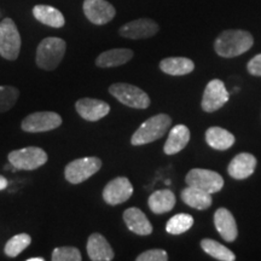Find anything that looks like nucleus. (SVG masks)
Returning a JSON list of instances; mask_svg holds the SVG:
<instances>
[{
    "label": "nucleus",
    "mask_w": 261,
    "mask_h": 261,
    "mask_svg": "<svg viewBox=\"0 0 261 261\" xmlns=\"http://www.w3.org/2000/svg\"><path fill=\"white\" fill-rule=\"evenodd\" d=\"M215 228L226 242H233L238 236V228L232 213L226 208H219L214 213Z\"/></svg>",
    "instance_id": "f3484780"
},
{
    "label": "nucleus",
    "mask_w": 261,
    "mask_h": 261,
    "mask_svg": "<svg viewBox=\"0 0 261 261\" xmlns=\"http://www.w3.org/2000/svg\"><path fill=\"white\" fill-rule=\"evenodd\" d=\"M45 259L44 257H31V259H28L27 261H44Z\"/></svg>",
    "instance_id": "72a5a7b5"
},
{
    "label": "nucleus",
    "mask_w": 261,
    "mask_h": 261,
    "mask_svg": "<svg viewBox=\"0 0 261 261\" xmlns=\"http://www.w3.org/2000/svg\"><path fill=\"white\" fill-rule=\"evenodd\" d=\"M201 247L208 255L214 257V259L220 261H234L236 256L231 252L228 248H226L223 244L217 242V241L211 240V238H204L201 241Z\"/></svg>",
    "instance_id": "a878e982"
},
{
    "label": "nucleus",
    "mask_w": 261,
    "mask_h": 261,
    "mask_svg": "<svg viewBox=\"0 0 261 261\" xmlns=\"http://www.w3.org/2000/svg\"><path fill=\"white\" fill-rule=\"evenodd\" d=\"M109 93L115 97L120 103L133 109H146L150 106V97L148 93L135 85L126 83L113 84L109 87Z\"/></svg>",
    "instance_id": "423d86ee"
},
{
    "label": "nucleus",
    "mask_w": 261,
    "mask_h": 261,
    "mask_svg": "<svg viewBox=\"0 0 261 261\" xmlns=\"http://www.w3.org/2000/svg\"><path fill=\"white\" fill-rule=\"evenodd\" d=\"M205 142L215 150H227L234 144V136L221 127H210L205 132Z\"/></svg>",
    "instance_id": "393cba45"
},
{
    "label": "nucleus",
    "mask_w": 261,
    "mask_h": 261,
    "mask_svg": "<svg viewBox=\"0 0 261 261\" xmlns=\"http://www.w3.org/2000/svg\"><path fill=\"white\" fill-rule=\"evenodd\" d=\"M247 69L252 75L261 76V54L254 56L247 65Z\"/></svg>",
    "instance_id": "2f4dec72"
},
{
    "label": "nucleus",
    "mask_w": 261,
    "mask_h": 261,
    "mask_svg": "<svg viewBox=\"0 0 261 261\" xmlns=\"http://www.w3.org/2000/svg\"><path fill=\"white\" fill-rule=\"evenodd\" d=\"M159 32V24L150 18H139L123 24L119 29V34L122 38L139 40L154 37Z\"/></svg>",
    "instance_id": "ddd939ff"
},
{
    "label": "nucleus",
    "mask_w": 261,
    "mask_h": 261,
    "mask_svg": "<svg viewBox=\"0 0 261 261\" xmlns=\"http://www.w3.org/2000/svg\"><path fill=\"white\" fill-rule=\"evenodd\" d=\"M123 221L129 231L138 236H149L152 232V225L150 223L144 212L139 208L130 207L123 212Z\"/></svg>",
    "instance_id": "a211bd4d"
},
{
    "label": "nucleus",
    "mask_w": 261,
    "mask_h": 261,
    "mask_svg": "<svg viewBox=\"0 0 261 261\" xmlns=\"http://www.w3.org/2000/svg\"><path fill=\"white\" fill-rule=\"evenodd\" d=\"M133 195V185L126 177L112 179L103 189V200L109 205L121 204Z\"/></svg>",
    "instance_id": "f8f14e48"
},
{
    "label": "nucleus",
    "mask_w": 261,
    "mask_h": 261,
    "mask_svg": "<svg viewBox=\"0 0 261 261\" xmlns=\"http://www.w3.org/2000/svg\"><path fill=\"white\" fill-rule=\"evenodd\" d=\"M21 51V35L11 18L0 22V56L8 61H16Z\"/></svg>",
    "instance_id": "39448f33"
},
{
    "label": "nucleus",
    "mask_w": 261,
    "mask_h": 261,
    "mask_svg": "<svg viewBox=\"0 0 261 261\" xmlns=\"http://www.w3.org/2000/svg\"><path fill=\"white\" fill-rule=\"evenodd\" d=\"M135 52L129 48H113L104 51L96 58V65L99 68H113L126 64L132 60Z\"/></svg>",
    "instance_id": "aec40b11"
},
{
    "label": "nucleus",
    "mask_w": 261,
    "mask_h": 261,
    "mask_svg": "<svg viewBox=\"0 0 261 261\" xmlns=\"http://www.w3.org/2000/svg\"><path fill=\"white\" fill-rule=\"evenodd\" d=\"M254 45V38L242 29H228L221 32L214 41V50L220 57L232 58L246 54Z\"/></svg>",
    "instance_id": "f257e3e1"
},
{
    "label": "nucleus",
    "mask_w": 261,
    "mask_h": 261,
    "mask_svg": "<svg viewBox=\"0 0 261 261\" xmlns=\"http://www.w3.org/2000/svg\"><path fill=\"white\" fill-rule=\"evenodd\" d=\"M51 259L52 261H81L83 256L76 247H58L52 252Z\"/></svg>",
    "instance_id": "c756f323"
},
{
    "label": "nucleus",
    "mask_w": 261,
    "mask_h": 261,
    "mask_svg": "<svg viewBox=\"0 0 261 261\" xmlns=\"http://www.w3.org/2000/svg\"><path fill=\"white\" fill-rule=\"evenodd\" d=\"M67 42L56 37L45 38L37 48V65L42 70H55L63 60Z\"/></svg>",
    "instance_id": "7ed1b4c3"
},
{
    "label": "nucleus",
    "mask_w": 261,
    "mask_h": 261,
    "mask_svg": "<svg viewBox=\"0 0 261 261\" xmlns=\"http://www.w3.org/2000/svg\"><path fill=\"white\" fill-rule=\"evenodd\" d=\"M9 163L16 169L34 171L47 162L48 156L45 150L38 146H27L23 149L12 150L8 155Z\"/></svg>",
    "instance_id": "20e7f679"
},
{
    "label": "nucleus",
    "mask_w": 261,
    "mask_h": 261,
    "mask_svg": "<svg viewBox=\"0 0 261 261\" xmlns=\"http://www.w3.org/2000/svg\"><path fill=\"white\" fill-rule=\"evenodd\" d=\"M33 16L40 23L52 28H62L65 24V18L60 10L50 5H35Z\"/></svg>",
    "instance_id": "412c9836"
},
{
    "label": "nucleus",
    "mask_w": 261,
    "mask_h": 261,
    "mask_svg": "<svg viewBox=\"0 0 261 261\" xmlns=\"http://www.w3.org/2000/svg\"><path fill=\"white\" fill-rule=\"evenodd\" d=\"M228 94L224 83L219 79L211 80L205 86L202 97V109L207 113H213L223 108L228 100Z\"/></svg>",
    "instance_id": "9d476101"
},
{
    "label": "nucleus",
    "mask_w": 261,
    "mask_h": 261,
    "mask_svg": "<svg viewBox=\"0 0 261 261\" xmlns=\"http://www.w3.org/2000/svg\"><path fill=\"white\" fill-rule=\"evenodd\" d=\"M175 203H177V198L169 189L152 192L148 200L150 211L155 214H165L171 212Z\"/></svg>",
    "instance_id": "4be33fe9"
},
{
    "label": "nucleus",
    "mask_w": 261,
    "mask_h": 261,
    "mask_svg": "<svg viewBox=\"0 0 261 261\" xmlns=\"http://www.w3.org/2000/svg\"><path fill=\"white\" fill-rule=\"evenodd\" d=\"M187 184L189 187L200 189L202 191L213 195L219 192L224 187V179L219 173L211 169L194 168L187 174Z\"/></svg>",
    "instance_id": "6e6552de"
},
{
    "label": "nucleus",
    "mask_w": 261,
    "mask_h": 261,
    "mask_svg": "<svg viewBox=\"0 0 261 261\" xmlns=\"http://www.w3.org/2000/svg\"><path fill=\"white\" fill-rule=\"evenodd\" d=\"M19 97V91L14 86H0V113L9 112Z\"/></svg>",
    "instance_id": "c85d7f7f"
},
{
    "label": "nucleus",
    "mask_w": 261,
    "mask_h": 261,
    "mask_svg": "<svg viewBox=\"0 0 261 261\" xmlns=\"http://www.w3.org/2000/svg\"><path fill=\"white\" fill-rule=\"evenodd\" d=\"M160 69L165 74L180 76L194 71L195 63L187 57H168L160 62Z\"/></svg>",
    "instance_id": "b1692460"
},
{
    "label": "nucleus",
    "mask_w": 261,
    "mask_h": 261,
    "mask_svg": "<svg viewBox=\"0 0 261 261\" xmlns=\"http://www.w3.org/2000/svg\"><path fill=\"white\" fill-rule=\"evenodd\" d=\"M256 158L249 152H241L231 160L228 163L227 172L231 178L236 180H243V179L249 178L255 171L256 167Z\"/></svg>",
    "instance_id": "2eb2a0df"
},
{
    "label": "nucleus",
    "mask_w": 261,
    "mask_h": 261,
    "mask_svg": "<svg viewBox=\"0 0 261 261\" xmlns=\"http://www.w3.org/2000/svg\"><path fill=\"white\" fill-rule=\"evenodd\" d=\"M9 187V180L6 179L4 175H0V191L5 190L6 188Z\"/></svg>",
    "instance_id": "473e14b6"
},
{
    "label": "nucleus",
    "mask_w": 261,
    "mask_h": 261,
    "mask_svg": "<svg viewBox=\"0 0 261 261\" xmlns=\"http://www.w3.org/2000/svg\"><path fill=\"white\" fill-rule=\"evenodd\" d=\"M84 14L91 23L103 25L113 21L116 15V10L107 0H85Z\"/></svg>",
    "instance_id": "9b49d317"
},
{
    "label": "nucleus",
    "mask_w": 261,
    "mask_h": 261,
    "mask_svg": "<svg viewBox=\"0 0 261 261\" xmlns=\"http://www.w3.org/2000/svg\"><path fill=\"white\" fill-rule=\"evenodd\" d=\"M32 237L28 233H18L6 242L4 253L10 257H16L31 246Z\"/></svg>",
    "instance_id": "cd10ccee"
},
{
    "label": "nucleus",
    "mask_w": 261,
    "mask_h": 261,
    "mask_svg": "<svg viewBox=\"0 0 261 261\" xmlns=\"http://www.w3.org/2000/svg\"><path fill=\"white\" fill-rule=\"evenodd\" d=\"M62 117L55 112H37L29 114L21 123V128L24 132L39 133L48 132L58 128L62 125Z\"/></svg>",
    "instance_id": "1a4fd4ad"
},
{
    "label": "nucleus",
    "mask_w": 261,
    "mask_h": 261,
    "mask_svg": "<svg viewBox=\"0 0 261 261\" xmlns=\"http://www.w3.org/2000/svg\"><path fill=\"white\" fill-rule=\"evenodd\" d=\"M102 168V160L92 156V158L76 159L65 166L64 177L70 184H80L86 181Z\"/></svg>",
    "instance_id": "0eeeda50"
},
{
    "label": "nucleus",
    "mask_w": 261,
    "mask_h": 261,
    "mask_svg": "<svg viewBox=\"0 0 261 261\" xmlns=\"http://www.w3.org/2000/svg\"><path fill=\"white\" fill-rule=\"evenodd\" d=\"M194 218H192L190 214H175L174 217H172L171 219L167 221V224H166V231H167L169 234L177 236V234H181L190 230V228L194 226Z\"/></svg>",
    "instance_id": "bb28decb"
},
{
    "label": "nucleus",
    "mask_w": 261,
    "mask_h": 261,
    "mask_svg": "<svg viewBox=\"0 0 261 261\" xmlns=\"http://www.w3.org/2000/svg\"><path fill=\"white\" fill-rule=\"evenodd\" d=\"M137 261H167V252L163 249H150L146 252L139 254L137 256Z\"/></svg>",
    "instance_id": "7c9ffc66"
},
{
    "label": "nucleus",
    "mask_w": 261,
    "mask_h": 261,
    "mask_svg": "<svg viewBox=\"0 0 261 261\" xmlns=\"http://www.w3.org/2000/svg\"><path fill=\"white\" fill-rule=\"evenodd\" d=\"M171 125L172 119L167 114H158V115L151 116L143 122L139 128L133 133L132 138H130V144L139 146L159 140L166 135Z\"/></svg>",
    "instance_id": "f03ea898"
},
{
    "label": "nucleus",
    "mask_w": 261,
    "mask_h": 261,
    "mask_svg": "<svg viewBox=\"0 0 261 261\" xmlns=\"http://www.w3.org/2000/svg\"><path fill=\"white\" fill-rule=\"evenodd\" d=\"M87 254L92 261H110L115 257L112 246L103 234L94 232L87 240Z\"/></svg>",
    "instance_id": "dca6fc26"
},
{
    "label": "nucleus",
    "mask_w": 261,
    "mask_h": 261,
    "mask_svg": "<svg viewBox=\"0 0 261 261\" xmlns=\"http://www.w3.org/2000/svg\"><path fill=\"white\" fill-rule=\"evenodd\" d=\"M190 140V129L185 125H177L169 130L163 151L166 155H174L181 151Z\"/></svg>",
    "instance_id": "6ab92c4d"
},
{
    "label": "nucleus",
    "mask_w": 261,
    "mask_h": 261,
    "mask_svg": "<svg viewBox=\"0 0 261 261\" xmlns=\"http://www.w3.org/2000/svg\"><path fill=\"white\" fill-rule=\"evenodd\" d=\"M180 197L185 204H188L189 207L195 208V210L198 211L208 210L212 205V202H213V198H212L211 194L202 191L197 188L189 187V185L188 188H185L184 190L181 191Z\"/></svg>",
    "instance_id": "5701e85b"
},
{
    "label": "nucleus",
    "mask_w": 261,
    "mask_h": 261,
    "mask_svg": "<svg viewBox=\"0 0 261 261\" xmlns=\"http://www.w3.org/2000/svg\"><path fill=\"white\" fill-rule=\"evenodd\" d=\"M75 109L84 120L96 122L109 114L110 106L104 100L96 98H81L75 103Z\"/></svg>",
    "instance_id": "4468645a"
}]
</instances>
